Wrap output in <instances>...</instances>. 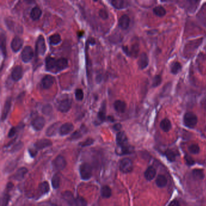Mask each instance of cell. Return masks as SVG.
<instances>
[{
	"label": "cell",
	"mask_w": 206,
	"mask_h": 206,
	"mask_svg": "<svg viewBox=\"0 0 206 206\" xmlns=\"http://www.w3.org/2000/svg\"><path fill=\"white\" fill-rule=\"evenodd\" d=\"M184 123L187 127L189 128H193L195 127V126L198 122V118L195 114L193 112H188L185 114L184 116Z\"/></svg>",
	"instance_id": "cell-1"
},
{
	"label": "cell",
	"mask_w": 206,
	"mask_h": 206,
	"mask_svg": "<svg viewBox=\"0 0 206 206\" xmlns=\"http://www.w3.org/2000/svg\"><path fill=\"white\" fill-rule=\"evenodd\" d=\"M79 172L83 180H88L92 177V167L88 163H83L80 166Z\"/></svg>",
	"instance_id": "cell-2"
},
{
	"label": "cell",
	"mask_w": 206,
	"mask_h": 206,
	"mask_svg": "<svg viewBox=\"0 0 206 206\" xmlns=\"http://www.w3.org/2000/svg\"><path fill=\"white\" fill-rule=\"evenodd\" d=\"M72 101L68 97H63L58 103V109L61 112H67L72 108Z\"/></svg>",
	"instance_id": "cell-3"
},
{
	"label": "cell",
	"mask_w": 206,
	"mask_h": 206,
	"mask_svg": "<svg viewBox=\"0 0 206 206\" xmlns=\"http://www.w3.org/2000/svg\"><path fill=\"white\" fill-rule=\"evenodd\" d=\"M120 170L123 173L128 174L132 172L133 169V164L131 160L128 158L122 159L119 164Z\"/></svg>",
	"instance_id": "cell-4"
},
{
	"label": "cell",
	"mask_w": 206,
	"mask_h": 206,
	"mask_svg": "<svg viewBox=\"0 0 206 206\" xmlns=\"http://www.w3.org/2000/svg\"><path fill=\"white\" fill-rule=\"evenodd\" d=\"M52 165L55 171H60L65 169L67 166V162L64 157L58 155L53 161Z\"/></svg>",
	"instance_id": "cell-5"
},
{
	"label": "cell",
	"mask_w": 206,
	"mask_h": 206,
	"mask_svg": "<svg viewBox=\"0 0 206 206\" xmlns=\"http://www.w3.org/2000/svg\"><path fill=\"white\" fill-rule=\"evenodd\" d=\"M36 51L38 54L41 56H43L46 51V44H45L44 38L42 35H40L38 38L36 45Z\"/></svg>",
	"instance_id": "cell-6"
},
{
	"label": "cell",
	"mask_w": 206,
	"mask_h": 206,
	"mask_svg": "<svg viewBox=\"0 0 206 206\" xmlns=\"http://www.w3.org/2000/svg\"><path fill=\"white\" fill-rule=\"evenodd\" d=\"M33 57V50L30 46H26L21 53V58L24 62H30Z\"/></svg>",
	"instance_id": "cell-7"
},
{
	"label": "cell",
	"mask_w": 206,
	"mask_h": 206,
	"mask_svg": "<svg viewBox=\"0 0 206 206\" xmlns=\"http://www.w3.org/2000/svg\"><path fill=\"white\" fill-rule=\"evenodd\" d=\"M45 124V120L43 117L39 116L34 119L31 122V126L36 131H41Z\"/></svg>",
	"instance_id": "cell-8"
},
{
	"label": "cell",
	"mask_w": 206,
	"mask_h": 206,
	"mask_svg": "<svg viewBox=\"0 0 206 206\" xmlns=\"http://www.w3.org/2000/svg\"><path fill=\"white\" fill-rule=\"evenodd\" d=\"M116 142L119 147H122L128 144L127 136L123 131L117 133L116 135Z\"/></svg>",
	"instance_id": "cell-9"
},
{
	"label": "cell",
	"mask_w": 206,
	"mask_h": 206,
	"mask_svg": "<svg viewBox=\"0 0 206 206\" xmlns=\"http://www.w3.org/2000/svg\"><path fill=\"white\" fill-rule=\"evenodd\" d=\"M74 129V125L71 123H66L59 127V134L61 136H65L70 134Z\"/></svg>",
	"instance_id": "cell-10"
},
{
	"label": "cell",
	"mask_w": 206,
	"mask_h": 206,
	"mask_svg": "<svg viewBox=\"0 0 206 206\" xmlns=\"http://www.w3.org/2000/svg\"><path fill=\"white\" fill-rule=\"evenodd\" d=\"M54 82V78L51 75H46L42 79V87L44 89H47L50 88Z\"/></svg>",
	"instance_id": "cell-11"
},
{
	"label": "cell",
	"mask_w": 206,
	"mask_h": 206,
	"mask_svg": "<svg viewBox=\"0 0 206 206\" xmlns=\"http://www.w3.org/2000/svg\"><path fill=\"white\" fill-rule=\"evenodd\" d=\"M68 67V60L65 58H60L56 59L55 62V73L61 72Z\"/></svg>",
	"instance_id": "cell-12"
},
{
	"label": "cell",
	"mask_w": 206,
	"mask_h": 206,
	"mask_svg": "<svg viewBox=\"0 0 206 206\" xmlns=\"http://www.w3.org/2000/svg\"><path fill=\"white\" fill-rule=\"evenodd\" d=\"M23 41L18 36L15 37L11 43V48L14 52H18L22 48Z\"/></svg>",
	"instance_id": "cell-13"
},
{
	"label": "cell",
	"mask_w": 206,
	"mask_h": 206,
	"mask_svg": "<svg viewBox=\"0 0 206 206\" xmlns=\"http://www.w3.org/2000/svg\"><path fill=\"white\" fill-rule=\"evenodd\" d=\"M52 145V142L49 139H41L38 140L34 146H35L38 150H41L43 149L50 147Z\"/></svg>",
	"instance_id": "cell-14"
},
{
	"label": "cell",
	"mask_w": 206,
	"mask_h": 206,
	"mask_svg": "<svg viewBox=\"0 0 206 206\" xmlns=\"http://www.w3.org/2000/svg\"><path fill=\"white\" fill-rule=\"evenodd\" d=\"M23 74L22 72V68L21 66L15 67L12 72V78L14 81L18 82L21 79Z\"/></svg>",
	"instance_id": "cell-15"
},
{
	"label": "cell",
	"mask_w": 206,
	"mask_h": 206,
	"mask_svg": "<svg viewBox=\"0 0 206 206\" xmlns=\"http://www.w3.org/2000/svg\"><path fill=\"white\" fill-rule=\"evenodd\" d=\"M130 24V18L127 15H123L121 16L119 21V25L120 28H122L123 30L127 29Z\"/></svg>",
	"instance_id": "cell-16"
},
{
	"label": "cell",
	"mask_w": 206,
	"mask_h": 206,
	"mask_svg": "<svg viewBox=\"0 0 206 206\" xmlns=\"http://www.w3.org/2000/svg\"><path fill=\"white\" fill-rule=\"evenodd\" d=\"M149 64V59L147 54L145 53H143L140 54L138 61V65L140 69H144Z\"/></svg>",
	"instance_id": "cell-17"
},
{
	"label": "cell",
	"mask_w": 206,
	"mask_h": 206,
	"mask_svg": "<svg viewBox=\"0 0 206 206\" xmlns=\"http://www.w3.org/2000/svg\"><path fill=\"white\" fill-rule=\"evenodd\" d=\"M27 172H28V169L26 167H21L16 171V172L14 176V178L17 181H21L24 178Z\"/></svg>",
	"instance_id": "cell-18"
},
{
	"label": "cell",
	"mask_w": 206,
	"mask_h": 206,
	"mask_svg": "<svg viewBox=\"0 0 206 206\" xmlns=\"http://www.w3.org/2000/svg\"><path fill=\"white\" fill-rule=\"evenodd\" d=\"M156 175V170L152 166H149L147 168L144 172L145 178L148 181L152 180Z\"/></svg>",
	"instance_id": "cell-19"
},
{
	"label": "cell",
	"mask_w": 206,
	"mask_h": 206,
	"mask_svg": "<svg viewBox=\"0 0 206 206\" xmlns=\"http://www.w3.org/2000/svg\"><path fill=\"white\" fill-rule=\"evenodd\" d=\"M55 62L56 59L50 56L47 57L45 61V65L48 71L55 73Z\"/></svg>",
	"instance_id": "cell-20"
},
{
	"label": "cell",
	"mask_w": 206,
	"mask_h": 206,
	"mask_svg": "<svg viewBox=\"0 0 206 206\" xmlns=\"http://www.w3.org/2000/svg\"><path fill=\"white\" fill-rule=\"evenodd\" d=\"M106 104L105 102H104L98 112L97 119L100 121V123H102L106 120Z\"/></svg>",
	"instance_id": "cell-21"
},
{
	"label": "cell",
	"mask_w": 206,
	"mask_h": 206,
	"mask_svg": "<svg viewBox=\"0 0 206 206\" xmlns=\"http://www.w3.org/2000/svg\"><path fill=\"white\" fill-rule=\"evenodd\" d=\"M11 102H12L11 98H8L5 102L4 107L3 109V111L2 113V117H1V119L3 121L6 120V119L7 118L8 114L9 113L10 107H11Z\"/></svg>",
	"instance_id": "cell-22"
},
{
	"label": "cell",
	"mask_w": 206,
	"mask_h": 206,
	"mask_svg": "<svg viewBox=\"0 0 206 206\" xmlns=\"http://www.w3.org/2000/svg\"><path fill=\"white\" fill-rule=\"evenodd\" d=\"M63 198L68 202L69 205H75L76 198H74L73 195L70 191H66L62 195Z\"/></svg>",
	"instance_id": "cell-23"
},
{
	"label": "cell",
	"mask_w": 206,
	"mask_h": 206,
	"mask_svg": "<svg viewBox=\"0 0 206 206\" xmlns=\"http://www.w3.org/2000/svg\"><path fill=\"white\" fill-rule=\"evenodd\" d=\"M50 186L47 181L41 182L39 185V196L44 195L49 192Z\"/></svg>",
	"instance_id": "cell-24"
},
{
	"label": "cell",
	"mask_w": 206,
	"mask_h": 206,
	"mask_svg": "<svg viewBox=\"0 0 206 206\" xmlns=\"http://www.w3.org/2000/svg\"><path fill=\"white\" fill-rule=\"evenodd\" d=\"M126 107H127V105H126V104L123 101L119 100H116L115 102H114V109H115V110L118 112H120V113L124 112L126 109Z\"/></svg>",
	"instance_id": "cell-25"
},
{
	"label": "cell",
	"mask_w": 206,
	"mask_h": 206,
	"mask_svg": "<svg viewBox=\"0 0 206 206\" xmlns=\"http://www.w3.org/2000/svg\"><path fill=\"white\" fill-rule=\"evenodd\" d=\"M156 185L160 188L165 187L167 183V178L163 175H158L156 178Z\"/></svg>",
	"instance_id": "cell-26"
},
{
	"label": "cell",
	"mask_w": 206,
	"mask_h": 206,
	"mask_svg": "<svg viewBox=\"0 0 206 206\" xmlns=\"http://www.w3.org/2000/svg\"><path fill=\"white\" fill-rule=\"evenodd\" d=\"M59 129V123H56L53 124H51L50 127L48 128L46 131V135L49 137H51L54 135L56 132H58Z\"/></svg>",
	"instance_id": "cell-27"
},
{
	"label": "cell",
	"mask_w": 206,
	"mask_h": 206,
	"mask_svg": "<svg viewBox=\"0 0 206 206\" xmlns=\"http://www.w3.org/2000/svg\"><path fill=\"white\" fill-rule=\"evenodd\" d=\"M41 15H42V11L38 7H34L31 10L30 12V17L34 21L38 20L41 16Z\"/></svg>",
	"instance_id": "cell-28"
},
{
	"label": "cell",
	"mask_w": 206,
	"mask_h": 206,
	"mask_svg": "<svg viewBox=\"0 0 206 206\" xmlns=\"http://www.w3.org/2000/svg\"><path fill=\"white\" fill-rule=\"evenodd\" d=\"M172 127V124L170 122V120L167 119H163L161 123H160V128L161 129L165 131V132H168L170 131Z\"/></svg>",
	"instance_id": "cell-29"
},
{
	"label": "cell",
	"mask_w": 206,
	"mask_h": 206,
	"mask_svg": "<svg viewBox=\"0 0 206 206\" xmlns=\"http://www.w3.org/2000/svg\"><path fill=\"white\" fill-rule=\"evenodd\" d=\"M112 195L111 189L108 186H104L101 189V196L104 198H109Z\"/></svg>",
	"instance_id": "cell-30"
},
{
	"label": "cell",
	"mask_w": 206,
	"mask_h": 206,
	"mask_svg": "<svg viewBox=\"0 0 206 206\" xmlns=\"http://www.w3.org/2000/svg\"><path fill=\"white\" fill-rule=\"evenodd\" d=\"M60 182H61V179L59 176L58 174L54 175L51 179V185L53 189H58L60 186Z\"/></svg>",
	"instance_id": "cell-31"
},
{
	"label": "cell",
	"mask_w": 206,
	"mask_h": 206,
	"mask_svg": "<svg viewBox=\"0 0 206 206\" xmlns=\"http://www.w3.org/2000/svg\"><path fill=\"white\" fill-rule=\"evenodd\" d=\"M192 175L193 177L197 180H202L204 177V174L201 169H194L192 171Z\"/></svg>",
	"instance_id": "cell-32"
},
{
	"label": "cell",
	"mask_w": 206,
	"mask_h": 206,
	"mask_svg": "<svg viewBox=\"0 0 206 206\" xmlns=\"http://www.w3.org/2000/svg\"><path fill=\"white\" fill-rule=\"evenodd\" d=\"M50 43L52 45H57L61 41V38L59 34H54L49 37Z\"/></svg>",
	"instance_id": "cell-33"
},
{
	"label": "cell",
	"mask_w": 206,
	"mask_h": 206,
	"mask_svg": "<svg viewBox=\"0 0 206 206\" xmlns=\"http://www.w3.org/2000/svg\"><path fill=\"white\" fill-rule=\"evenodd\" d=\"M154 11V13L158 16H160V17H162V16H163L165 15L166 12V10L162 6H158V7H156L153 10Z\"/></svg>",
	"instance_id": "cell-34"
},
{
	"label": "cell",
	"mask_w": 206,
	"mask_h": 206,
	"mask_svg": "<svg viewBox=\"0 0 206 206\" xmlns=\"http://www.w3.org/2000/svg\"><path fill=\"white\" fill-rule=\"evenodd\" d=\"M181 70V65L178 62H174L171 67V72L174 74H178Z\"/></svg>",
	"instance_id": "cell-35"
},
{
	"label": "cell",
	"mask_w": 206,
	"mask_h": 206,
	"mask_svg": "<svg viewBox=\"0 0 206 206\" xmlns=\"http://www.w3.org/2000/svg\"><path fill=\"white\" fill-rule=\"evenodd\" d=\"M111 4L115 9H121L123 7L124 1L123 0H112Z\"/></svg>",
	"instance_id": "cell-36"
},
{
	"label": "cell",
	"mask_w": 206,
	"mask_h": 206,
	"mask_svg": "<svg viewBox=\"0 0 206 206\" xmlns=\"http://www.w3.org/2000/svg\"><path fill=\"white\" fill-rule=\"evenodd\" d=\"M165 155L167 158V160H169V162H173L175 160V157H176V155L171 150H167L165 152Z\"/></svg>",
	"instance_id": "cell-37"
},
{
	"label": "cell",
	"mask_w": 206,
	"mask_h": 206,
	"mask_svg": "<svg viewBox=\"0 0 206 206\" xmlns=\"http://www.w3.org/2000/svg\"><path fill=\"white\" fill-rule=\"evenodd\" d=\"M53 111V108L50 104H47L44 105L42 108V112L45 115H50Z\"/></svg>",
	"instance_id": "cell-38"
},
{
	"label": "cell",
	"mask_w": 206,
	"mask_h": 206,
	"mask_svg": "<svg viewBox=\"0 0 206 206\" xmlns=\"http://www.w3.org/2000/svg\"><path fill=\"white\" fill-rule=\"evenodd\" d=\"M189 151L192 154H198L200 152V147L198 144H193L189 147Z\"/></svg>",
	"instance_id": "cell-39"
},
{
	"label": "cell",
	"mask_w": 206,
	"mask_h": 206,
	"mask_svg": "<svg viewBox=\"0 0 206 206\" xmlns=\"http://www.w3.org/2000/svg\"><path fill=\"white\" fill-rule=\"evenodd\" d=\"M84 97V91L82 89H77L75 91V97L77 100L81 101L83 100Z\"/></svg>",
	"instance_id": "cell-40"
},
{
	"label": "cell",
	"mask_w": 206,
	"mask_h": 206,
	"mask_svg": "<svg viewBox=\"0 0 206 206\" xmlns=\"http://www.w3.org/2000/svg\"><path fill=\"white\" fill-rule=\"evenodd\" d=\"M162 83V77L160 75H157L155 76L152 81V87H157L158 86H159Z\"/></svg>",
	"instance_id": "cell-41"
},
{
	"label": "cell",
	"mask_w": 206,
	"mask_h": 206,
	"mask_svg": "<svg viewBox=\"0 0 206 206\" xmlns=\"http://www.w3.org/2000/svg\"><path fill=\"white\" fill-rule=\"evenodd\" d=\"M94 139L89 138V139H87L86 140L80 143H79V146L82 147H87V146H89L92 145L94 143Z\"/></svg>",
	"instance_id": "cell-42"
},
{
	"label": "cell",
	"mask_w": 206,
	"mask_h": 206,
	"mask_svg": "<svg viewBox=\"0 0 206 206\" xmlns=\"http://www.w3.org/2000/svg\"><path fill=\"white\" fill-rule=\"evenodd\" d=\"M187 1L190 7V9L193 10L197 8L200 0H187Z\"/></svg>",
	"instance_id": "cell-43"
},
{
	"label": "cell",
	"mask_w": 206,
	"mask_h": 206,
	"mask_svg": "<svg viewBox=\"0 0 206 206\" xmlns=\"http://www.w3.org/2000/svg\"><path fill=\"white\" fill-rule=\"evenodd\" d=\"M87 205V201L82 198V197H78L76 198L75 201V205H80V206H84Z\"/></svg>",
	"instance_id": "cell-44"
},
{
	"label": "cell",
	"mask_w": 206,
	"mask_h": 206,
	"mask_svg": "<svg viewBox=\"0 0 206 206\" xmlns=\"http://www.w3.org/2000/svg\"><path fill=\"white\" fill-rule=\"evenodd\" d=\"M82 132L80 131H76L73 133V134L71 135L70 139L72 140H76L81 138V137L82 136Z\"/></svg>",
	"instance_id": "cell-45"
},
{
	"label": "cell",
	"mask_w": 206,
	"mask_h": 206,
	"mask_svg": "<svg viewBox=\"0 0 206 206\" xmlns=\"http://www.w3.org/2000/svg\"><path fill=\"white\" fill-rule=\"evenodd\" d=\"M1 49L2 53L4 56L6 55V39L2 35L1 36Z\"/></svg>",
	"instance_id": "cell-46"
},
{
	"label": "cell",
	"mask_w": 206,
	"mask_h": 206,
	"mask_svg": "<svg viewBox=\"0 0 206 206\" xmlns=\"http://www.w3.org/2000/svg\"><path fill=\"white\" fill-rule=\"evenodd\" d=\"M99 16L103 19H107L108 18V14L105 10L102 9L99 11Z\"/></svg>",
	"instance_id": "cell-47"
},
{
	"label": "cell",
	"mask_w": 206,
	"mask_h": 206,
	"mask_svg": "<svg viewBox=\"0 0 206 206\" xmlns=\"http://www.w3.org/2000/svg\"><path fill=\"white\" fill-rule=\"evenodd\" d=\"M185 160H186L187 165H188L189 166H192L195 164V161L193 160V159L188 155L185 156Z\"/></svg>",
	"instance_id": "cell-48"
},
{
	"label": "cell",
	"mask_w": 206,
	"mask_h": 206,
	"mask_svg": "<svg viewBox=\"0 0 206 206\" xmlns=\"http://www.w3.org/2000/svg\"><path fill=\"white\" fill-rule=\"evenodd\" d=\"M9 195L7 193H4V196L3 197V200H2V205H6L9 201Z\"/></svg>",
	"instance_id": "cell-49"
},
{
	"label": "cell",
	"mask_w": 206,
	"mask_h": 206,
	"mask_svg": "<svg viewBox=\"0 0 206 206\" xmlns=\"http://www.w3.org/2000/svg\"><path fill=\"white\" fill-rule=\"evenodd\" d=\"M17 132V128H15V127H13L10 129V130L9 131V134H8V136L9 138H12L13 137L15 136V135L16 134Z\"/></svg>",
	"instance_id": "cell-50"
},
{
	"label": "cell",
	"mask_w": 206,
	"mask_h": 206,
	"mask_svg": "<svg viewBox=\"0 0 206 206\" xmlns=\"http://www.w3.org/2000/svg\"><path fill=\"white\" fill-rule=\"evenodd\" d=\"M34 147H35V146H34ZM38 151V150L35 147H34V149H29V154H30V156L31 157H35L36 156V155L37 154Z\"/></svg>",
	"instance_id": "cell-51"
},
{
	"label": "cell",
	"mask_w": 206,
	"mask_h": 206,
	"mask_svg": "<svg viewBox=\"0 0 206 206\" xmlns=\"http://www.w3.org/2000/svg\"><path fill=\"white\" fill-rule=\"evenodd\" d=\"M22 145H23V144H22V143H21V142H20V143H18V144H16L14 147H13V149H12V152H15V151H18V150H19L22 147Z\"/></svg>",
	"instance_id": "cell-52"
},
{
	"label": "cell",
	"mask_w": 206,
	"mask_h": 206,
	"mask_svg": "<svg viewBox=\"0 0 206 206\" xmlns=\"http://www.w3.org/2000/svg\"><path fill=\"white\" fill-rule=\"evenodd\" d=\"M201 105L202 107V108L206 111V96L202 100L201 102Z\"/></svg>",
	"instance_id": "cell-53"
},
{
	"label": "cell",
	"mask_w": 206,
	"mask_h": 206,
	"mask_svg": "<svg viewBox=\"0 0 206 206\" xmlns=\"http://www.w3.org/2000/svg\"><path fill=\"white\" fill-rule=\"evenodd\" d=\"M113 128L114 129V130H116V131H119L122 128V125L120 123H117V124L114 125Z\"/></svg>",
	"instance_id": "cell-54"
},
{
	"label": "cell",
	"mask_w": 206,
	"mask_h": 206,
	"mask_svg": "<svg viewBox=\"0 0 206 206\" xmlns=\"http://www.w3.org/2000/svg\"><path fill=\"white\" fill-rule=\"evenodd\" d=\"M170 206H179L180 204L179 203V202L177 201V200H174L172 201L169 204Z\"/></svg>",
	"instance_id": "cell-55"
},
{
	"label": "cell",
	"mask_w": 206,
	"mask_h": 206,
	"mask_svg": "<svg viewBox=\"0 0 206 206\" xmlns=\"http://www.w3.org/2000/svg\"><path fill=\"white\" fill-rule=\"evenodd\" d=\"M107 120H109V121H110V122H114V119L113 117H112V116H108V117H107Z\"/></svg>",
	"instance_id": "cell-56"
},
{
	"label": "cell",
	"mask_w": 206,
	"mask_h": 206,
	"mask_svg": "<svg viewBox=\"0 0 206 206\" xmlns=\"http://www.w3.org/2000/svg\"><path fill=\"white\" fill-rule=\"evenodd\" d=\"M162 1H167V0H161Z\"/></svg>",
	"instance_id": "cell-57"
},
{
	"label": "cell",
	"mask_w": 206,
	"mask_h": 206,
	"mask_svg": "<svg viewBox=\"0 0 206 206\" xmlns=\"http://www.w3.org/2000/svg\"><path fill=\"white\" fill-rule=\"evenodd\" d=\"M94 1H97V0H94Z\"/></svg>",
	"instance_id": "cell-58"
},
{
	"label": "cell",
	"mask_w": 206,
	"mask_h": 206,
	"mask_svg": "<svg viewBox=\"0 0 206 206\" xmlns=\"http://www.w3.org/2000/svg\"><path fill=\"white\" fill-rule=\"evenodd\" d=\"M205 129H206V127H205Z\"/></svg>",
	"instance_id": "cell-59"
}]
</instances>
